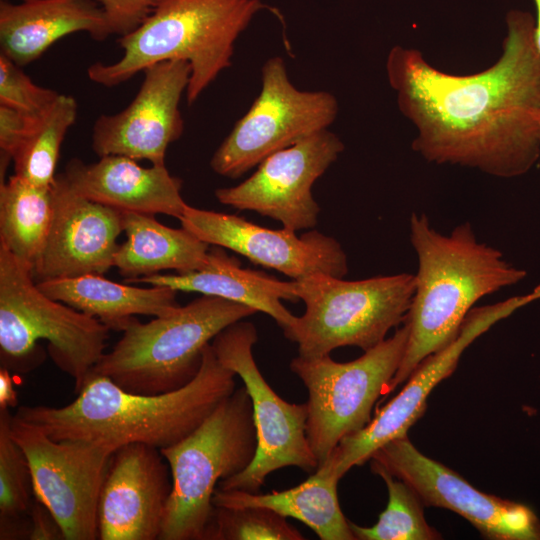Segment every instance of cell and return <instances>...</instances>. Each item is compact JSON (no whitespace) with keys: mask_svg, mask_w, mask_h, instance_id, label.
Masks as SVG:
<instances>
[{"mask_svg":"<svg viewBox=\"0 0 540 540\" xmlns=\"http://www.w3.org/2000/svg\"><path fill=\"white\" fill-rule=\"evenodd\" d=\"M53 217L50 187L13 174L0 184V246L32 269L46 243Z\"/></svg>","mask_w":540,"mask_h":540,"instance_id":"484cf974","label":"cell"},{"mask_svg":"<svg viewBox=\"0 0 540 540\" xmlns=\"http://www.w3.org/2000/svg\"><path fill=\"white\" fill-rule=\"evenodd\" d=\"M495 63L473 74L444 72L415 48L396 45L386 59L399 111L413 125L412 149L436 164L499 178L527 173L540 157V52L535 18L506 15Z\"/></svg>","mask_w":540,"mask_h":540,"instance_id":"6da1fadb","label":"cell"},{"mask_svg":"<svg viewBox=\"0 0 540 540\" xmlns=\"http://www.w3.org/2000/svg\"><path fill=\"white\" fill-rule=\"evenodd\" d=\"M31 540L64 539L63 532L49 510L38 500L32 503L30 512Z\"/></svg>","mask_w":540,"mask_h":540,"instance_id":"836d02e7","label":"cell"},{"mask_svg":"<svg viewBox=\"0 0 540 540\" xmlns=\"http://www.w3.org/2000/svg\"><path fill=\"white\" fill-rule=\"evenodd\" d=\"M536 7V19L534 27V42L540 52V0H533Z\"/></svg>","mask_w":540,"mask_h":540,"instance_id":"d590c367","label":"cell"},{"mask_svg":"<svg viewBox=\"0 0 540 540\" xmlns=\"http://www.w3.org/2000/svg\"><path fill=\"white\" fill-rule=\"evenodd\" d=\"M370 461L404 481L424 504L459 514L488 539L540 540V520L530 507L477 490L422 454L408 436L386 443Z\"/></svg>","mask_w":540,"mask_h":540,"instance_id":"5bb4252c","label":"cell"},{"mask_svg":"<svg viewBox=\"0 0 540 540\" xmlns=\"http://www.w3.org/2000/svg\"><path fill=\"white\" fill-rule=\"evenodd\" d=\"M20 1H24V0H20Z\"/></svg>","mask_w":540,"mask_h":540,"instance_id":"8d00e7d4","label":"cell"},{"mask_svg":"<svg viewBox=\"0 0 540 540\" xmlns=\"http://www.w3.org/2000/svg\"><path fill=\"white\" fill-rule=\"evenodd\" d=\"M161 450L133 443L111 456L98 505L101 540L159 539L172 491Z\"/></svg>","mask_w":540,"mask_h":540,"instance_id":"d6986e66","label":"cell"},{"mask_svg":"<svg viewBox=\"0 0 540 540\" xmlns=\"http://www.w3.org/2000/svg\"><path fill=\"white\" fill-rule=\"evenodd\" d=\"M257 331L251 322L238 321L212 340L218 360L243 381L252 403L257 449L251 464L242 472L223 479L217 488L258 493L271 473L295 466L306 472L318 461L306 434L307 404L282 399L268 384L255 362L253 346Z\"/></svg>","mask_w":540,"mask_h":540,"instance_id":"30bf717a","label":"cell"},{"mask_svg":"<svg viewBox=\"0 0 540 540\" xmlns=\"http://www.w3.org/2000/svg\"><path fill=\"white\" fill-rule=\"evenodd\" d=\"M179 220L182 227L207 244L228 248L293 280L315 273L342 278L348 273L341 244L316 230L297 236L284 227L269 229L236 215L190 205Z\"/></svg>","mask_w":540,"mask_h":540,"instance_id":"e0dca14e","label":"cell"},{"mask_svg":"<svg viewBox=\"0 0 540 540\" xmlns=\"http://www.w3.org/2000/svg\"><path fill=\"white\" fill-rule=\"evenodd\" d=\"M286 517L258 506L215 507L207 540H303Z\"/></svg>","mask_w":540,"mask_h":540,"instance_id":"f546056e","label":"cell"},{"mask_svg":"<svg viewBox=\"0 0 540 540\" xmlns=\"http://www.w3.org/2000/svg\"><path fill=\"white\" fill-rule=\"evenodd\" d=\"M54 300L122 331L134 315L164 316L176 310L177 291L165 286L136 287L110 281L101 274L36 283Z\"/></svg>","mask_w":540,"mask_h":540,"instance_id":"603a6c76","label":"cell"},{"mask_svg":"<svg viewBox=\"0 0 540 540\" xmlns=\"http://www.w3.org/2000/svg\"><path fill=\"white\" fill-rule=\"evenodd\" d=\"M235 376L218 360L210 343L198 374L175 391L132 393L90 373L70 404L20 406L15 415L56 440L94 442L113 452L133 443L161 450L188 436L230 396L236 389Z\"/></svg>","mask_w":540,"mask_h":540,"instance_id":"7a4b0ae2","label":"cell"},{"mask_svg":"<svg viewBox=\"0 0 540 540\" xmlns=\"http://www.w3.org/2000/svg\"><path fill=\"white\" fill-rule=\"evenodd\" d=\"M537 299H540V287L530 294L470 311L458 336L421 362L401 391L377 409L363 429L343 438L319 466L340 480L352 467L370 460L386 443L407 436L410 427L424 414L428 395L453 373L464 350L493 324Z\"/></svg>","mask_w":540,"mask_h":540,"instance_id":"4fadbf2b","label":"cell"},{"mask_svg":"<svg viewBox=\"0 0 540 540\" xmlns=\"http://www.w3.org/2000/svg\"><path fill=\"white\" fill-rule=\"evenodd\" d=\"M110 328L95 317L54 300L32 278L31 268L0 246V354L2 366L28 371L42 361L37 342L74 380L78 393L105 353Z\"/></svg>","mask_w":540,"mask_h":540,"instance_id":"52a82bcc","label":"cell"},{"mask_svg":"<svg viewBox=\"0 0 540 540\" xmlns=\"http://www.w3.org/2000/svg\"><path fill=\"white\" fill-rule=\"evenodd\" d=\"M294 281L305 312L283 333L306 358L344 346L367 351L378 345L404 323L415 291V276L409 273L356 281L315 273Z\"/></svg>","mask_w":540,"mask_h":540,"instance_id":"ba28073f","label":"cell"},{"mask_svg":"<svg viewBox=\"0 0 540 540\" xmlns=\"http://www.w3.org/2000/svg\"><path fill=\"white\" fill-rule=\"evenodd\" d=\"M256 312L247 305L202 295L148 323L134 317L91 373L105 376L132 393L175 391L198 374L203 351L217 334Z\"/></svg>","mask_w":540,"mask_h":540,"instance_id":"5b68a950","label":"cell"},{"mask_svg":"<svg viewBox=\"0 0 540 540\" xmlns=\"http://www.w3.org/2000/svg\"><path fill=\"white\" fill-rule=\"evenodd\" d=\"M53 217L44 248L31 269L35 283L103 275L114 266L123 231L122 211L75 193L62 174L51 185Z\"/></svg>","mask_w":540,"mask_h":540,"instance_id":"ac0fdd59","label":"cell"},{"mask_svg":"<svg viewBox=\"0 0 540 540\" xmlns=\"http://www.w3.org/2000/svg\"><path fill=\"white\" fill-rule=\"evenodd\" d=\"M143 73V82L126 108L95 120L91 146L99 157L120 155L164 166L168 146L184 130L179 105L191 67L175 59L153 64Z\"/></svg>","mask_w":540,"mask_h":540,"instance_id":"2e32d148","label":"cell"},{"mask_svg":"<svg viewBox=\"0 0 540 540\" xmlns=\"http://www.w3.org/2000/svg\"><path fill=\"white\" fill-rule=\"evenodd\" d=\"M344 150L328 129L266 157L242 183L218 188L216 199L239 210H250L281 222L292 231L311 229L320 208L312 186Z\"/></svg>","mask_w":540,"mask_h":540,"instance_id":"9a60e30c","label":"cell"},{"mask_svg":"<svg viewBox=\"0 0 540 540\" xmlns=\"http://www.w3.org/2000/svg\"><path fill=\"white\" fill-rule=\"evenodd\" d=\"M78 32L96 41L112 35L97 0L0 3V53L21 67L39 59L59 39Z\"/></svg>","mask_w":540,"mask_h":540,"instance_id":"44dd1931","label":"cell"},{"mask_svg":"<svg viewBox=\"0 0 540 540\" xmlns=\"http://www.w3.org/2000/svg\"><path fill=\"white\" fill-rule=\"evenodd\" d=\"M106 15L112 35L135 30L152 12L158 0H97Z\"/></svg>","mask_w":540,"mask_h":540,"instance_id":"1f68e13d","label":"cell"},{"mask_svg":"<svg viewBox=\"0 0 540 540\" xmlns=\"http://www.w3.org/2000/svg\"><path fill=\"white\" fill-rule=\"evenodd\" d=\"M263 9L275 11L261 0H158L135 30L119 37L121 58L92 64L88 78L114 87L153 64L184 60L191 67L185 94L192 105L231 66L235 42Z\"/></svg>","mask_w":540,"mask_h":540,"instance_id":"277c9868","label":"cell"},{"mask_svg":"<svg viewBox=\"0 0 540 540\" xmlns=\"http://www.w3.org/2000/svg\"><path fill=\"white\" fill-rule=\"evenodd\" d=\"M36 117L0 105L1 180L14 152L32 128Z\"/></svg>","mask_w":540,"mask_h":540,"instance_id":"d6a6232c","label":"cell"},{"mask_svg":"<svg viewBox=\"0 0 540 540\" xmlns=\"http://www.w3.org/2000/svg\"><path fill=\"white\" fill-rule=\"evenodd\" d=\"M410 240L417 254L415 291L405 323L408 340L387 397L427 357L459 334L473 305L524 279L526 272L508 263L496 248L479 242L469 222L449 235L436 231L425 214L410 218Z\"/></svg>","mask_w":540,"mask_h":540,"instance_id":"3957f363","label":"cell"},{"mask_svg":"<svg viewBox=\"0 0 540 540\" xmlns=\"http://www.w3.org/2000/svg\"><path fill=\"white\" fill-rule=\"evenodd\" d=\"M339 106L327 91L299 90L283 58H269L261 69V90L248 111L214 152L218 175L239 178L269 155L328 129Z\"/></svg>","mask_w":540,"mask_h":540,"instance_id":"8fae6325","label":"cell"},{"mask_svg":"<svg viewBox=\"0 0 540 540\" xmlns=\"http://www.w3.org/2000/svg\"><path fill=\"white\" fill-rule=\"evenodd\" d=\"M12 415L0 410V539H18L31 532L33 483L28 459L10 432Z\"/></svg>","mask_w":540,"mask_h":540,"instance_id":"83f0119b","label":"cell"},{"mask_svg":"<svg viewBox=\"0 0 540 540\" xmlns=\"http://www.w3.org/2000/svg\"><path fill=\"white\" fill-rule=\"evenodd\" d=\"M61 174L75 193L122 212L180 219L188 206L181 195V179L165 165L142 167L120 155L103 156L93 163L72 158Z\"/></svg>","mask_w":540,"mask_h":540,"instance_id":"ffe728a7","label":"cell"},{"mask_svg":"<svg viewBox=\"0 0 540 540\" xmlns=\"http://www.w3.org/2000/svg\"><path fill=\"white\" fill-rule=\"evenodd\" d=\"M257 449L249 394L224 399L188 436L161 449L172 478L160 540H207L219 482L245 470Z\"/></svg>","mask_w":540,"mask_h":540,"instance_id":"8992f818","label":"cell"},{"mask_svg":"<svg viewBox=\"0 0 540 540\" xmlns=\"http://www.w3.org/2000/svg\"><path fill=\"white\" fill-rule=\"evenodd\" d=\"M221 248L214 246L209 249L208 263L198 271L154 274L125 279V282L165 286L176 291L220 297L269 315L282 330L291 326L296 316L288 311L281 300H299L295 281H280L260 271L243 269L238 260L228 256Z\"/></svg>","mask_w":540,"mask_h":540,"instance_id":"7402d4cb","label":"cell"},{"mask_svg":"<svg viewBox=\"0 0 540 540\" xmlns=\"http://www.w3.org/2000/svg\"><path fill=\"white\" fill-rule=\"evenodd\" d=\"M122 218L127 239L115 253L114 266L124 279L163 270L184 274L207 265L209 244L184 227L165 226L152 214L123 211Z\"/></svg>","mask_w":540,"mask_h":540,"instance_id":"cb8c5ba5","label":"cell"},{"mask_svg":"<svg viewBox=\"0 0 540 540\" xmlns=\"http://www.w3.org/2000/svg\"><path fill=\"white\" fill-rule=\"evenodd\" d=\"M10 432L28 459L35 499L53 515L64 539L99 538V499L114 452L94 442L53 439L15 414Z\"/></svg>","mask_w":540,"mask_h":540,"instance_id":"7c38bea8","label":"cell"},{"mask_svg":"<svg viewBox=\"0 0 540 540\" xmlns=\"http://www.w3.org/2000/svg\"><path fill=\"white\" fill-rule=\"evenodd\" d=\"M339 479L318 467L301 484L283 491L259 494L216 489L215 507L258 506L304 523L321 540H356L337 496Z\"/></svg>","mask_w":540,"mask_h":540,"instance_id":"d4e9b609","label":"cell"},{"mask_svg":"<svg viewBox=\"0 0 540 540\" xmlns=\"http://www.w3.org/2000/svg\"><path fill=\"white\" fill-rule=\"evenodd\" d=\"M371 470L381 477L388 490L386 509L371 527L350 522L357 540H435L441 535L424 517L421 499L404 481L371 463Z\"/></svg>","mask_w":540,"mask_h":540,"instance_id":"f1b7e54d","label":"cell"},{"mask_svg":"<svg viewBox=\"0 0 540 540\" xmlns=\"http://www.w3.org/2000/svg\"><path fill=\"white\" fill-rule=\"evenodd\" d=\"M59 95L55 90L35 84L21 66L0 53V105L38 116Z\"/></svg>","mask_w":540,"mask_h":540,"instance_id":"4dcf8cb0","label":"cell"},{"mask_svg":"<svg viewBox=\"0 0 540 540\" xmlns=\"http://www.w3.org/2000/svg\"><path fill=\"white\" fill-rule=\"evenodd\" d=\"M78 104L75 98L60 94L35 122L13 154L14 174L28 182L50 187L62 142L75 123Z\"/></svg>","mask_w":540,"mask_h":540,"instance_id":"4316f807","label":"cell"},{"mask_svg":"<svg viewBox=\"0 0 540 540\" xmlns=\"http://www.w3.org/2000/svg\"><path fill=\"white\" fill-rule=\"evenodd\" d=\"M408 333L404 322L391 337L349 362H336L329 354L292 359L290 370L308 391L306 434L318 466L343 438L371 421L376 401L401 364Z\"/></svg>","mask_w":540,"mask_h":540,"instance_id":"9c48e42d","label":"cell"},{"mask_svg":"<svg viewBox=\"0 0 540 540\" xmlns=\"http://www.w3.org/2000/svg\"><path fill=\"white\" fill-rule=\"evenodd\" d=\"M17 405L18 397L13 377L8 368L2 366L0 369V410H9Z\"/></svg>","mask_w":540,"mask_h":540,"instance_id":"e575fe53","label":"cell"}]
</instances>
